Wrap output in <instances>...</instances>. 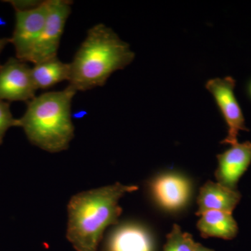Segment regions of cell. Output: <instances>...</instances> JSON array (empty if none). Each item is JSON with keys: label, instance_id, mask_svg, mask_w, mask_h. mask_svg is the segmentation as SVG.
<instances>
[{"label": "cell", "instance_id": "obj_1", "mask_svg": "<svg viewBox=\"0 0 251 251\" xmlns=\"http://www.w3.org/2000/svg\"><path fill=\"white\" fill-rule=\"evenodd\" d=\"M138 189L120 183L73 196L67 206V238L76 251H97L108 226L118 223L122 212L119 201Z\"/></svg>", "mask_w": 251, "mask_h": 251}, {"label": "cell", "instance_id": "obj_2", "mask_svg": "<svg viewBox=\"0 0 251 251\" xmlns=\"http://www.w3.org/2000/svg\"><path fill=\"white\" fill-rule=\"evenodd\" d=\"M135 59L129 44L102 23L87 31L85 40L70 63L69 85L77 92L103 87L114 72Z\"/></svg>", "mask_w": 251, "mask_h": 251}, {"label": "cell", "instance_id": "obj_3", "mask_svg": "<svg viewBox=\"0 0 251 251\" xmlns=\"http://www.w3.org/2000/svg\"><path fill=\"white\" fill-rule=\"evenodd\" d=\"M77 91L71 85L46 92L28 102L19 127L34 146L50 153L67 150L74 138L72 105Z\"/></svg>", "mask_w": 251, "mask_h": 251}, {"label": "cell", "instance_id": "obj_4", "mask_svg": "<svg viewBox=\"0 0 251 251\" xmlns=\"http://www.w3.org/2000/svg\"><path fill=\"white\" fill-rule=\"evenodd\" d=\"M235 86L236 80L231 76L210 79L206 83V90L214 97L216 105L227 125V135L221 142L223 145L237 143L239 132L249 130L246 126L242 108L234 94Z\"/></svg>", "mask_w": 251, "mask_h": 251}, {"label": "cell", "instance_id": "obj_5", "mask_svg": "<svg viewBox=\"0 0 251 251\" xmlns=\"http://www.w3.org/2000/svg\"><path fill=\"white\" fill-rule=\"evenodd\" d=\"M49 12L43 30L29 62L33 64L57 57L66 23L72 13V1L48 0Z\"/></svg>", "mask_w": 251, "mask_h": 251}, {"label": "cell", "instance_id": "obj_6", "mask_svg": "<svg viewBox=\"0 0 251 251\" xmlns=\"http://www.w3.org/2000/svg\"><path fill=\"white\" fill-rule=\"evenodd\" d=\"M48 12V0L34 9L16 11V23L10 44L14 46L16 58L29 62L45 25Z\"/></svg>", "mask_w": 251, "mask_h": 251}, {"label": "cell", "instance_id": "obj_7", "mask_svg": "<svg viewBox=\"0 0 251 251\" xmlns=\"http://www.w3.org/2000/svg\"><path fill=\"white\" fill-rule=\"evenodd\" d=\"M36 91L27 62L10 57L0 66V100L28 103L36 97Z\"/></svg>", "mask_w": 251, "mask_h": 251}, {"label": "cell", "instance_id": "obj_8", "mask_svg": "<svg viewBox=\"0 0 251 251\" xmlns=\"http://www.w3.org/2000/svg\"><path fill=\"white\" fill-rule=\"evenodd\" d=\"M217 155L218 168L215 176L218 183L232 190L251 164V142L236 143Z\"/></svg>", "mask_w": 251, "mask_h": 251}, {"label": "cell", "instance_id": "obj_9", "mask_svg": "<svg viewBox=\"0 0 251 251\" xmlns=\"http://www.w3.org/2000/svg\"><path fill=\"white\" fill-rule=\"evenodd\" d=\"M151 189L158 204L170 211L182 208L191 194L190 181L174 174L163 175L156 178L151 182Z\"/></svg>", "mask_w": 251, "mask_h": 251}, {"label": "cell", "instance_id": "obj_10", "mask_svg": "<svg viewBox=\"0 0 251 251\" xmlns=\"http://www.w3.org/2000/svg\"><path fill=\"white\" fill-rule=\"evenodd\" d=\"M242 195L238 190H232L213 181H206L200 189L196 215L201 216L208 211L232 213L240 202Z\"/></svg>", "mask_w": 251, "mask_h": 251}, {"label": "cell", "instance_id": "obj_11", "mask_svg": "<svg viewBox=\"0 0 251 251\" xmlns=\"http://www.w3.org/2000/svg\"><path fill=\"white\" fill-rule=\"evenodd\" d=\"M198 230L204 239L220 238L232 240L237 237L239 227L232 213L208 211L203 213L197 224Z\"/></svg>", "mask_w": 251, "mask_h": 251}, {"label": "cell", "instance_id": "obj_12", "mask_svg": "<svg viewBox=\"0 0 251 251\" xmlns=\"http://www.w3.org/2000/svg\"><path fill=\"white\" fill-rule=\"evenodd\" d=\"M108 251H153L152 239L145 229L134 225L117 228L109 239Z\"/></svg>", "mask_w": 251, "mask_h": 251}, {"label": "cell", "instance_id": "obj_13", "mask_svg": "<svg viewBox=\"0 0 251 251\" xmlns=\"http://www.w3.org/2000/svg\"><path fill=\"white\" fill-rule=\"evenodd\" d=\"M31 76L36 90H47L63 81L69 82L71 76L70 63H64L58 57L34 64Z\"/></svg>", "mask_w": 251, "mask_h": 251}, {"label": "cell", "instance_id": "obj_14", "mask_svg": "<svg viewBox=\"0 0 251 251\" xmlns=\"http://www.w3.org/2000/svg\"><path fill=\"white\" fill-rule=\"evenodd\" d=\"M196 244L191 234L183 232L180 226L175 224L167 235L163 251H194Z\"/></svg>", "mask_w": 251, "mask_h": 251}, {"label": "cell", "instance_id": "obj_15", "mask_svg": "<svg viewBox=\"0 0 251 251\" xmlns=\"http://www.w3.org/2000/svg\"><path fill=\"white\" fill-rule=\"evenodd\" d=\"M12 127H19V120L13 116L9 102L0 100V145L7 130Z\"/></svg>", "mask_w": 251, "mask_h": 251}, {"label": "cell", "instance_id": "obj_16", "mask_svg": "<svg viewBox=\"0 0 251 251\" xmlns=\"http://www.w3.org/2000/svg\"><path fill=\"white\" fill-rule=\"evenodd\" d=\"M10 4L12 5L16 11H27L37 7L41 4L43 1H16V0H11V1H6Z\"/></svg>", "mask_w": 251, "mask_h": 251}, {"label": "cell", "instance_id": "obj_17", "mask_svg": "<svg viewBox=\"0 0 251 251\" xmlns=\"http://www.w3.org/2000/svg\"><path fill=\"white\" fill-rule=\"evenodd\" d=\"M9 44H10V38H0V55L4 50L5 47ZM1 65V63H0V66Z\"/></svg>", "mask_w": 251, "mask_h": 251}, {"label": "cell", "instance_id": "obj_18", "mask_svg": "<svg viewBox=\"0 0 251 251\" xmlns=\"http://www.w3.org/2000/svg\"><path fill=\"white\" fill-rule=\"evenodd\" d=\"M194 251H215L213 250V249H209V248H206L204 247V246L202 245V244H200V243H197L196 244V249H195Z\"/></svg>", "mask_w": 251, "mask_h": 251}, {"label": "cell", "instance_id": "obj_19", "mask_svg": "<svg viewBox=\"0 0 251 251\" xmlns=\"http://www.w3.org/2000/svg\"><path fill=\"white\" fill-rule=\"evenodd\" d=\"M248 94H249V97L251 99V80L249 82V85H248Z\"/></svg>", "mask_w": 251, "mask_h": 251}]
</instances>
